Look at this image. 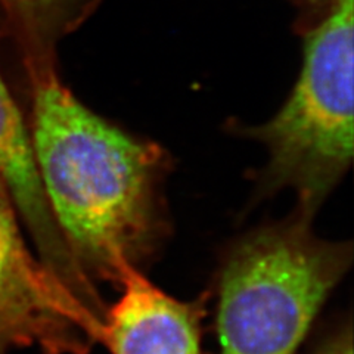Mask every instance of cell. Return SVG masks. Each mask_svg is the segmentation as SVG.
<instances>
[{"label":"cell","mask_w":354,"mask_h":354,"mask_svg":"<svg viewBox=\"0 0 354 354\" xmlns=\"http://www.w3.org/2000/svg\"><path fill=\"white\" fill-rule=\"evenodd\" d=\"M0 177L17 212L30 230L40 261L91 313H101L104 303L93 282L77 264L55 221L44 195L32 152L31 136L19 109L0 75Z\"/></svg>","instance_id":"5b68a950"},{"label":"cell","mask_w":354,"mask_h":354,"mask_svg":"<svg viewBox=\"0 0 354 354\" xmlns=\"http://www.w3.org/2000/svg\"><path fill=\"white\" fill-rule=\"evenodd\" d=\"M353 3L332 0L308 32L288 101L250 135L268 149L261 187L292 189L297 213L313 218L353 160Z\"/></svg>","instance_id":"3957f363"},{"label":"cell","mask_w":354,"mask_h":354,"mask_svg":"<svg viewBox=\"0 0 354 354\" xmlns=\"http://www.w3.org/2000/svg\"><path fill=\"white\" fill-rule=\"evenodd\" d=\"M28 68L31 145L52 216L87 278L120 286L131 269L142 272L167 235V153L84 106L55 62Z\"/></svg>","instance_id":"6da1fadb"},{"label":"cell","mask_w":354,"mask_h":354,"mask_svg":"<svg viewBox=\"0 0 354 354\" xmlns=\"http://www.w3.org/2000/svg\"><path fill=\"white\" fill-rule=\"evenodd\" d=\"M104 322L28 251L17 208L0 177V351L88 354L102 342Z\"/></svg>","instance_id":"277c9868"},{"label":"cell","mask_w":354,"mask_h":354,"mask_svg":"<svg viewBox=\"0 0 354 354\" xmlns=\"http://www.w3.org/2000/svg\"><path fill=\"white\" fill-rule=\"evenodd\" d=\"M26 41L28 65L53 62V46L92 12L96 0H2Z\"/></svg>","instance_id":"52a82bcc"},{"label":"cell","mask_w":354,"mask_h":354,"mask_svg":"<svg viewBox=\"0 0 354 354\" xmlns=\"http://www.w3.org/2000/svg\"><path fill=\"white\" fill-rule=\"evenodd\" d=\"M300 213L239 239L221 263L216 330L220 354H295L350 269L351 242L315 235Z\"/></svg>","instance_id":"7a4b0ae2"},{"label":"cell","mask_w":354,"mask_h":354,"mask_svg":"<svg viewBox=\"0 0 354 354\" xmlns=\"http://www.w3.org/2000/svg\"><path fill=\"white\" fill-rule=\"evenodd\" d=\"M121 295L106 308L102 342L113 354H204L207 295L182 301L161 291L140 270L120 283Z\"/></svg>","instance_id":"8992f818"},{"label":"cell","mask_w":354,"mask_h":354,"mask_svg":"<svg viewBox=\"0 0 354 354\" xmlns=\"http://www.w3.org/2000/svg\"><path fill=\"white\" fill-rule=\"evenodd\" d=\"M315 354H353V330L350 324L329 337Z\"/></svg>","instance_id":"ba28073f"}]
</instances>
